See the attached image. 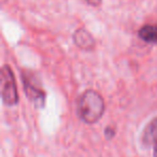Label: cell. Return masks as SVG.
Wrapping results in <instances>:
<instances>
[{
	"mask_svg": "<svg viewBox=\"0 0 157 157\" xmlns=\"http://www.w3.org/2000/svg\"><path fill=\"white\" fill-rule=\"evenodd\" d=\"M105 137H107L108 139H111L112 137H114V132H115V130L112 128V126H109V127L105 128Z\"/></svg>",
	"mask_w": 157,
	"mask_h": 157,
	"instance_id": "cell-7",
	"label": "cell"
},
{
	"mask_svg": "<svg viewBox=\"0 0 157 157\" xmlns=\"http://www.w3.org/2000/svg\"><path fill=\"white\" fill-rule=\"evenodd\" d=\"M23 85H24L25 94L29 98V100L33 101V103L37 107H42L44 105V100H45V93L38 87L30 78L26 75L25 72H23Z\"/></svg>",
	"mask_w": 157,
	"mask_h": 157,
	"instance_id": "cell-3",
	"label": "cell"
},
{
	"mask_svg": "<svg viewBox=\"0 0 157 157\" xmlns=\"http://www.w3.org/2000/svg\"><path fill=\"white\" fill-rule=\"evenodd\" d=\"M0 88H1V98L6 105H14L18 102L15 78L12 69L8 65L3 66L0 72Z\"/></svg>",
	"mask_w": 157,
	"mask_h": 157,
	"instance_id": "cell-2",
	"label": "cell"
},
{
	"mask_svg": "<svg viewBox=\"0 0 157 157\" xmlns=\"http://www.w3.org/2000/svg\"><path fill=\"white\" fill-rule=\"evenodd\" d=\"M142 141L146 145H152L157 142V117L151 121L145 127L142 135Z\"/></svg>",
	"mask_w": 157,
	"mask_h": 157,
	"instance_id": "cell-5",
	"label": "cell"
},
{
	"mask_svg": "<svg viewBox=\"0 0 157 157\" xmlns=\"http://www.w3.org/2000/svg\"><path fill=\"white\" fill-rule=\"evenodd\" d=\"M101 1H102V0H86V2H87L88 5L95 6V7H97V6L100 5Z\"/></svg>",
	"mask_w": 157,
	"mask_h": 157,
	"instance_id": "cell-8",
	"label": "cell"
},
{
	"mask_svg": "<svg viewBox=\"0 0 157 157\" xmlns=\"http://www.w3.org/2000/svg\"><path fill=\"white\" fill-rule=\"evenodd\" d=\"M154 157H157V142L154 144Z\"/></svg>",
	"mask_w": 157,
	"mask_h": 157,
	"instance_id": "cell-9",
	"label": "cell"
},
{
	"mask_svg": "<svg viewBox=\"0 0 157 157\" xmlns=\"http://www.w3.org/2000/svg\"><path fill=\"white\" fill-rule=\"evenodd\" d=\"M73 41L76 44V46H78L82 50H92L95 46V40L93 39V37L90 36V33L88 31H86L85 29H78L74 33L73 36Z\"/></svg>",
	"mask_w": 157,
	"mask_h": 157,
	"instance_id": "cell-4",
	"label": "cell"
},
{
	"mask_svg": "<svg viewBox=\"0 0 157 157\" xmlns=\"http://www.w3.org/2000/svg\"><path fill=\"white\" fill-rule=\"evenodd\" d=\"M139 37L147 43H157V26L145 25L139 30Z\"/></svg>",
	"mask_w": 157,
	"mask_h": 157,
	"instance_id": "cell-6",
	"label": "cell"
},
{
	"mask_svg": "<svg viewBox=\"0 0 157 157\" xmlns=\"http://www.w3.org/2000/svg\"><path fill=\"white\" fill-rule=\"evenodd\" d=\"M105 112V100L99 93L86 90L78 100V113L86 124H95L101 118Z\"/></svg>",
	"mask_w": 157,
	"mask_h": 157,
	"instance_id": "cell-1",
	"label": "cell"
}]
</instances>
